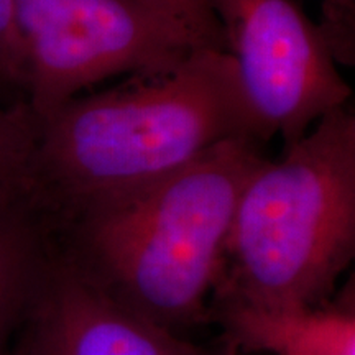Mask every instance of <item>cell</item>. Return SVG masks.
Returning <instances> with one entry per match:
<instances>
[{"label":"cell","mask_w":355,"mask_h":355,"mask_svg":"<svg viewBox=\"0 0 355 355\" xmlns=\"http://www.w3.org/2000/svg\"><path fill=\"white\" fill-rule=\"evenodd\" d=\"M263 159L259 141H219L171 175L71 217L51 234L56 254L157 326L175 332L204 321L239 198Z\"/></svg>","instance_id":"7a4b0ae2"},{"label":"cell","mask_w":355,"mask_h":355,"mask_svg":"<svg viewBox=\"0 0 355 355\" xmlns=\"http://www.w3.org/2000/svg\"><path fill=\"white\" fill-rule=\"evenodd\" d=\"M37 121L28 105L0 102V207L30 211V175Z\"/></svg>","instance_id":"9c48e42d"},{"label":"cell","mask_w":355,"mask_h":355,"mask_svg":"<svg viewBox=\"0 0 355 355\" xmlns=\"http://www.w3.org/2000/svg\"><path fill=\"white\" fill-rule=\"evenodd\" d=\"M224 32L252 139L290 146L319 119L347 107L345 83L318 24L296 0H207Z\"/></svg>","instance_id":"5b68a950"},{"label":"cell","mask_w":355,"mask_h":355,"mask_svg":"<svg viewBox=\"0 0 355 355\" xmlns=\"http://www.w3.org/2000/svg\"><path fill=\"white\" fill-rule=\"evenodd\" d=\"M355 255V115L326 114L243 186L212 301L265 309L334 298Z\"/></svg>","instance_id":"3957f363"},{"label":"cell","mask_w":355,"mask_h":355,"mask_svg":"<svg viewBox=\"0 0 355 355\" xmlns=\"http://www.w3.org/2000/svg\"><path fill=\"white\" fill-rule=\"evenodd\" d=\"M12 355H26L25 349H24V345H21L20 340H19V345H17V347H15V350H13V354H12Z\"/></svg>","instance_id":"4fadbf2b"},{"label":"cell","mask_w":355,"mask_h":355,"mask_svg":"<svg viewBox=\"0 0 355 355\" xmlns=\"http://www.w3.org/2000/svg\"><path fill=\"white\" fill-rule=\"evenodd\" d=\"M13 21L37 122L97 83L162 73L206 46L146 0H13Z\"/></svg>","instance_id":"277c9868"},{"label":"cell","mask_w":355,"mask_h":355,"mask_svg":"<svg viewBox=\"0 0 355 355\" xmlns=\"http://www.w3.org/2000/svg\"><path fill=\"white\" fill-rule=\"evenodd\" d=\"M56 247L28 209L0 207V355H12L42 291Z\"/></svg>","instance_id":"ba28073f"},{"label":"cell","mask_w":355,"mask_h":355,"mask_svg":"<svg viewBox=\"0 0 355 355\" xmlns=\"http://www.w3.org/2000/svg\"><path fill=\"white\" fill-rule=\"evenodd\" d=\"M321 21L318 26L329 44L337 64L355 63V0H319Z\"/></svg>","instance_id":"30bf717a"},{"label":"cell","mask_w":355,"mask_h":355,"mask_svg":"<svg viewBox=\"0 0 355 355\" xmlns=\"http://www.w3.org/2000/svg\"><path fill=\"white\" fill-rule=\"evenodd\" d=\"M209 316L224 327L229 347L237 352L273 355H355L354 288L321 306L265 309L217 303Z\"/></svg>","instance_id":"52a82bcc"},{"label":"cell","mask_w":355,"mask_h":355,"mask_svg":"<svg viewBox=\"0 0 355 355\" xmlns=\"http://www.w3.org/2000/svg\"><path fill=\"white\" fill-rule=\"evenodd\" d=\"M237 137L252 133L232 56L196 48L175 68L78 96L38 121L30 209L53 234Z\"/></svg>","instance_id":"6da1fadb"},{"label":"cell","mask_w":355,"mask_h":355,"mask_svg":"<svg viewBox=\"0 0 355 355\" xmlns=\"http://www.w3.org/2000/svg\"><path fill=\"white\" fill-rule=\"evenodd\" d=\"M153 3L186 28L191 30L206 46L227 51L224 32L207 0H146Z\"/></svg>","instance_id":"8fae6325"},{"label":"cell","mask_w":355,"mask_h":355,"mask_svg":"<svg viewBox=\"0 0 355 355\" xmlns=\"http://www.w3.org/2000/svg\"><path fill=\"white\" fill-rule=\"evenodd\" d=\"M0 84L24 87V63L13 21V0H0Z\"/></svg>","instance_id":"7c38bea8"},{"label":"cell","mask_w":355,"mask_h":355,"mask_svg":"<svg viewBox=\"0 0 355 355\" xmlns=\"http://www.w3.org/2000/svg\"><path fill=\"white\" fill-rule=\"evenodd\" d=\"M20 343L26 355H207L115 303L58 254Z\"/></svg>","instance_id":"8992f818"}]
</instances>
